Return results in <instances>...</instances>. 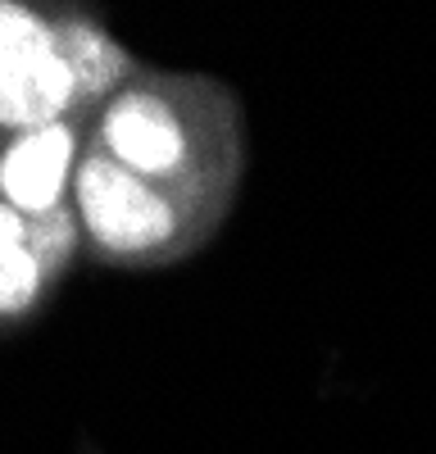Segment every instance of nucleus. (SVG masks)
<instances>
[{
    "label": "nucleus",
    "instance_id": "nucleus-1",
    "mask_svg": "<svg viewBox=\"0 0 436 454\" xmlns=\"http://www.w3.org/2000/svg\"><path fill=\"white\" fill-rule=\"evenodd\" d=\"M78 205L91 237L114 254H141L173 237V209L119 160L91 155L78 173Z\"/></svg>",
    "mask_w": 436,
    "mask_h": 454
},
{
    "label": "nucleus",
    "instance_id": "nucleus-2",
    "mask_svg": "<svg viewBox=\"0 0 436 454\" xmlns=\"http://www.w3.org/2000/svg\"><path fill=\"white\" fill-rule=\"evenodd\" d=\"M73 91H78V82H73L64 55L55 51V36L46 46L0 59V123L5 128H23V132L55 128Z\"/></svg>",
    "mask_w": 436,
    "mask_h": 454
},
{
    "label": "nucleus",
    "instance_id": "nucleus-3",
    "mask_svg": "<svg viewBox=\"0 0 436 454\" xmlns=\"http://www.w3.org/2000/svg\"><path fill=\"white\" fill-rule=\"evenodd\" d=\"M105 145L123 168H132L136 177H155V173H173L187 155V137H182L173 109L155 96H123L109 105L105 114Z\"/></svg>",
    "mask_w": 436,
    "mask_h": 454
},
{
    "label": "nucleus",
    "instance_id": "nucleus-4",
    "mask_svg": "<svg viewBox=\"0 0 436 454\" xmlns=\"http://www.w3.org/2000/svg\"><path fill=\"white\" fill-rule=\"evenodd\" d=\"M73 164V132L68 128H42V132H23L5 160H0V192L19 214H46L59 209V192Z\"/></svg>",
    "mask_w": 436,
    "mask_h": 454
},
{
    "label": "nucleus",
    "instance_id": "nucleus-5",
    "mask_svg": "<svg viewBox=\"0 0 436 454\" xmlns=\"http://www.w3.org/2000/svg\"><path fill=\"white\" fill-rule=\"evenodd\" d=\"M55 51L64 55L78 91H105L109 82L119 78V68H123V55L91 27H68L64 36H55Z\"/></svg>",
    "mask_w": 436,
    "mask_h": 454
},
{
    "label": "nucleus",
    "instance_id": "nucleus-6",
    "mask_svg": "<svg viewBox=\"0 0 436 454\" xmlns=\"http://www.w3.org/2000/svg\"><path fill=\"white\" fill-rule=\"evenodd\" d=\"M42 291V263L27 246H0V314L27 309Z\"/></svg>",
    "mask_w": 436,
    "mask_h": 454
},
{
    "label": "nucleus",
    "instance_id": "nucleus-7",
    "mask_svg": "<svg viewBox=\"0 0 436 454\" xmlns=\"http://www.w3.org/2000/svg\"><path fill=\"white\" fill-rule=\"evenodd\" d=\"M23 246L36 254V263H42V269H46L51 259H59V254L73 246V227H68L64 209H46V214H36V218L27 223Z\"/></svg>",
    "mask_w": 436,
    "mask_h": 454
},
{
    "label": "nucleus",
    "instance_id": "nucleus-8",
    "mask_svg": "<svg viewBox=\"0 0 436 454\" xmlns=\"http://www.w3.org/2000/svg\"><path fill=\"white\" fill-rule=\"evenodd\" d=\"M46 42H51V32L36 23L27 10L5 5V0H0V59L23 55V51H32V46H46Z\"/></svg>",
    "mask_w": 436,
    "mask_h": 454
},
{
    "label": "nucleus",
    "instance_id": "nucleus-9",
    "mask_svg": "<svg viewBox=\"0 0 436 454\" xmlns=\"http://www.w3.org/2000/svg\"><path fill=\"white\" fill-rule=\"evenodd\" d=\"M23 237H27L23 214L10 200H0V246H23Z\"/></svg>",
    "mask_w": 436,
    "mask_h": 454
}]
</instances>
